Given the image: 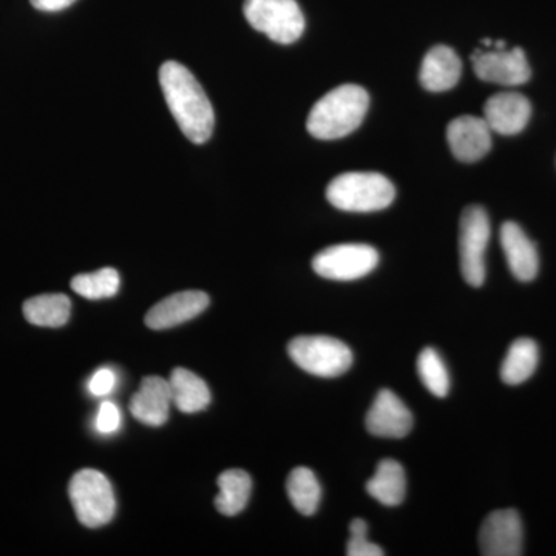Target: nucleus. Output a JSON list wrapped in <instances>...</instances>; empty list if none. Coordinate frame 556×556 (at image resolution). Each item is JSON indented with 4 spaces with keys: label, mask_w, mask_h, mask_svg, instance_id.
<instances>
[{
    "label": "nucleus",
    "mask_w": 556,
    "mask_h": 556,
    "mask_svg": "<svg viewBox=\"0 0 556 556\" xmlns=\"http://www.w3.org/2000/svg\"><path fill=\"white\" fill-rule=\"evenodd\" d=\"M379 265V252L369 244L346 243L324 249L313 258L317 276L351 281L368 276Z\"/></svg>",
    "instance_id": "6e6552de"
},
{
    "label": "nucleus",
    "mask_w": 556,
    "mask_h": 556,
    "mask_svg": "<svg viewBox=\"0 0 556 556\" xmlns=\"http://www.w3.org/2000/svg\"><path fill=\"white\" fill-rule=\"evenodd\" d=\"M30 2L36 10L54 13V11L68 9L76 0H30Z\"/></svg>",
    "instance_id": "c85d7f7f"
},
{
    "label": "nucleus",
    "mask_w": 556,
    "mask_h": 556,
    "mask_svg": "<svg viewBox=\"0 0 556 556\" xmlns=\"http://www.w3.org/2000/svg\"><path fill=\"white\" fill-rule=\"evenodd\" d=\"M396 188L386 175L375 172H348L329 182L327 199L339 211L378 212L390 206Z\"/></svg>",
    "instance_id": "7ed1b4c3"
},
{
    "label": "nucleus",
    "mask_w": 556,
    "mask_h": 556,
    "mask_svg": "<svg viewBox=\"0 0 556 556\" xmlns=\"http://www.w3.org/2000/svg\"><path fill=\"white\" fill-rule=\"evenodd\" d=\"M365 424L372 437L401 439L412 431L413 415L393 391L380 390Z\"/></svg>",
    "instance_id": "f8f14e48"
},
{
    "label": "nucleus",
    "mask_w": 556,
    "mask_h": 556,
    "mask_svg": "<svg viewBox=\"0 0 556 556\" xmlns=\"http://www.w3.org/2000/svg\"><path fill=\"white\" fill-rule=\"evenodd\" d=\"M463 62L455 50L447 46L433 47L422 61L419 79L428 91H447L459 83Z\"/></svg>",
    "instance_id": "f3484780"
},
{
    "label": "nucleus",
    "mask_w": 556,
    "mask_h": 556,
    "mask_svg": "<svg viewBox=\"0 0 556 556\" xmlns=\"http://www.w3.org/2000/svg\"><path fill=\"white\" fill-rule=\"evenodd\" d=\"M417 372L424 386L433 396L447 397L450 390L448 369L433 348L420 351L417 357Z\"/></svg>",
    "instance_id": "393cba45"
},
{
    "label": "nucleus",
    "mask_w": 556,
    "mask_h": 556,
    "mask_svg": "<svg viewBox=\"0 0 556 556\" xmlns=\"http://www.w3.org/2000/svg\"><path fill=\"white\" fill-rule=\"evenodd\" d=\"M208 295L203 291H181L161 300L146 314L149 328L169 329L200 316L208 306Z\"/></svg>",
    "instance_id": "4468645a"
},
{
    "label": "nucleus",
    "mask_w": 556,
    "mask_h": 556,
    "mask_svg": "<svg viewBox=\"0 0 556 556\" xmlns=\"http://www.w3.org/2000/svg\"><path fill=\"white\" fill-rule=\"evenodd\" d=\"M72 289L80 298L89 300L110 299L118 294L121 278L118 270L102 268L97 273L79 274L73 277Z\"/></svg>",
    "instance_id": "b1692460"
},
{
    "label": "nucleus",
    "mask_w": 556,
    "mask_h": 556,
    "mask_svg": "<svg viewBox=\"0 0 556 556\" xmlns=\"http://www.w3.org/2000/svg\"><path fill=\"white\" fill-rule=\"evenodd\" d=\"M369 108L364 87L345 84L332 89L311 109L308 131L317 139H339L353 134L361 126Z\"/></svg>",
    "instance_id": "f03ea898"
},
{
    "label": "nucleus",
    "mask_w": 556,
    "mask_h": 556,
    "mask_svg": "<svg viewBox=\"0 0 556 556\" xmlns=\"http://www.w3.org/2000/svg\"><path fill=\"white\" fill-rule=\"evenodd\" d=\"M348 556H382L386 551L368 541V525L364 519H354L350 525V541L346 544Z\"/></svg>",
    "instance_id": "a878e982"
},
{
    "label": "nucleus",
    "mask_w": 556,
    "mask_h": 556,
    "mask_svg": "<svg viewBox=\"0 0 556 556\" xmlns=\"http://www.w3.org/2000/svg\"><path fill=\"white\" fill-rule=\"evenodd\" d=\"M115 386V371H113L112 368L104 367L98 369V371L91 376L89 391L93 396H108V394L112 393Z\"/></svg>",
    "instance_id": "cd10ccee"
},
{
    "label": "nucleus",
    "mask_w": 556,
    "mask_h": 556,
    "mask_svg": "<svg viewBox=\"0 0 556 556\" xmlns=\"http://www.w3.org/2000/svg\"><path fill=\"white\" fill-rule=\"evenodd\" d=\"M24 316L36 327L61 328L67 324L72 302L64 294H43L24 303Z\"/></svg>",
    "instance_id": "4be33fe9"
},
{
    "label": "nucleus",
    "mask_w": 556,
    "mask_h": 556,
    "mask_svg": "<svg viewBox=\"0 0 556 556\" xmlns=\"http://www.w3.org/2000/svg\"><path fill=\"white\" fill-rule=\"evenodd\" d=\"M473 70L477 76L485 83L500 84V86L518 87L526 84L532 76L529 61L525 50L515 49H486L475 50L471 54Z\"/></svg>",
    "instance_id": "1a4fd4ad"
},
{
    "label": "nucleus",
    "mask_w": 556,
    "mask_h": 556,
    "mask_svg": "<svg viewBox=\"0 0 556 556\" xmlns=\"http://www.w3.org/2000/svg\"><path fill=\"white\" fill-rule=\"evenodd\" d=\"M490 240V219L485 208L468 206L459 225L460 273L470 287L485 281V251Z\"/></svg>",
    "instance_id": "0eeeda50"
},
{
    "label": "nucleus",
    "mask_w": 556,
    "mask_h": 556,
    "mask_svg": "<svg viewBox=\"0 0 556 556\" xmlns=\"http://www.w3.org/2000/svg\"><path fill=\"white\" fill-rule=\"evenodd\" d=\"M218 496L215 507L226 517H236L248 506L252 492V479L247 471L228 470L218 477Z\"/></svg>",
    "instance_id": "412c9836"
},
{
    "label": "nucleus",
    "mask_w": 556,
    "mask_h": 556,
    "mask_svg": "<svg viewBox=\"0 0 556 556\" xmlns=\"http://www.w3.org/2000/svg\"><path fill=\"white\" fill-rule=\"evenodd\" d=\"M70 501L80 525L98 529L115 517L116 500L112 484L101 471L80 470L68 484Z\"/></svg>",
    "instance_id": "39448f33"
},
{
    "label": "nucleus",
    "mask_w": 556,
    "mask_h": 556,
    "mask_svg": "<svg viewBox=\"0 0 556 556\" xmlns=\"http://www.w3.org/2000/svg\"><path fill=\"white\" fill-rule=\"evenodd\" d=\"M94 427L101 434H113L121 427V412L118 405L113 402L104 401L98 409L97 422Z\"/></svg>",
    "instance_id": "bb28decb"
},
{
    "label": "nucleus",
    "mask_w": 556,
    "mask_h": 556,
    "mask_svg": "<svg viewBox=\"0 0 556 556\" xmlns=\"http://www.w3.org/2000/svg\"><path fill=\"white\" fill-rule=\"evenodd\" d=\"M522 521L514 508L489 515L479 530V548L485 556L522 555Z\"/></svg>",
    "instance_id": "9d476101"
},
{
    "label": "nucleus",
    "mask_w": 556,
    "mask_h": 556,
    "mask_svg": "<svg viewBox=\"0 0 556 556\" xmlns=\"http://www.w3.org/2000/svg\"><path fill=\"white\" fill-rule=\"evenodd\" d=\"M501 247L506 254L508 268L519 281H532L540 270V257L535 244L526 236L521 226L514 222L501 228Z\"/></svg>",
    "instance_id": "dca6fc26"
},
{
    "label": "nucleus",
    "mask_w": 556,
    "mask_h": 556,
    "mask_svg": "<svg viewBox=\"0 0 556 556\" xmlns=\"http://www.w3.org/2000/svg\"><path fill=\"white\" fill-rule=\"evenodd\" d=\"M369 496L387 507L404 503L407 495V477L404 467L393 459L380 460L375 477L367 482Z\"/></svg>",
    "instance_id": "a211bd4d"
},
{
    "label": "nucleus",
    "mask_w": 556,
    "mask_h": 556,
    "mask_svg": "<svg viewBox=\"0 0 556 556\" xmlns=\"http://www.w3.org/2000/svg\"><path fill=\"white\" fill-rule=\"evenodd\" d=\"M450 149L456 160L477 163L492 149V130L484 118L463 115L453 119L447 127Z\"/></svg>",
    "instance_id": "9b49d317"
},
{
    "label": "nucleus",
    "mask_w": 556,
    "mask_h": 556,
    "mask_svg": "<svg viewBox=\"0 0 556 556\" xmlns=\"http://www.w3.org/2000/svg\"><path fill=\"white\" fill-rule=\"evenodd\" d=\"M287 492L292 506L305 517L316 514L320 506V482L309 468L298 467L291 471L287 481Z\"/></svg>",
    "instance_id": "5701e85b"
},
{
    "label": "nucleus",
    "mask_w": 556,
    "mask_h": 556,
    "mask_svg": "<svg viewBox=\"0 0 556 556\" xmlns=\"http://www.w3.org/2000/svg\"><path fill=\"white\" fill-rule=\"evenodd\" d=\"M244 17L252 28L277 43H294L305 31L298 0H244Z\"/></svg>",
    "instance_id": "423d86ee"
},
{
    "label": "nucleus",
    "mask_w": 556,
    "mask_h": 556,
    "mask_svg": "<svg viewBox=\"0 0 556 556\" xmlns=\"http://www.w3.org/2000/svg\"><path fill=\"white\" fill-rule=\"evenodd\" d=\"M540 362V350L535 340L517 339L508 348L507 356L501 365V379L507 386H521L532 378Z\"/></svg>",
    "instance_id": "aec40b11"
},
{
    "label": "nucleus",
    "mask_w": 556,
    "mask_h": 556,
    "mask_svg": "<svg viewBox=\"0 0 556 556\" xmlns=\"http://www.w3.org/2000/svg\"><path fill=\"white\" fill-rule=\"evenodd\" d=\"M289 357L299 368L317 378H339L353 365V351L342 340L327 336H302L288 345Z\"/></svg>",
    "instance_id": "20e7f679"
},
{
    "label": "nucleus",
    "mask_w": 556,
    "mask_h": 556,
    "mask_svg": "<svg viewBox=\"0 0 556 556\" xmlns=\"http://www.w3.org/2000/svg\"><path fill=\"white\" fill-rule=\"evenodd\" d=\"M172 404L169 380L149 376L131 397L130 413L144 426L161 427L169 419Z\"/></svg>",
    "instance_id": "2eb2a0df"
},
{
    "label": "nucleus",
    "mask_w": 556,
    "mask_h": 556,
    "mask_svg": "<svg viewBox=\"0 0 556 556\" xmlns=\"http://www.w3.org/2000/svg\"><path fill=\"white\" fill-rule=\"evenodd\" d=\"M160 84L182 134L195 144L208 141L215 126L214 109L195 76L179 62L167 61L160 68Z\"/></svg>",
    "instance_id": "f257e3e1"
},
{
    "label": "nucleus",
    "mask_w": 556,
    "mask_h": 556,
    "mask_svg": "<svg viewBox=\"0 0 556 556\" xmlns=\"http://www.w3.org/2000/svg\"><path fill=\"white\" fill-rule=\"evenodd\" d=\"M167 380L172 390V402L179 412L193 415L203 412L211 404V390L207 383L189 369L175 368Z\"/></svg>",
    "instance_id": "6ab92c4d"
},
{
    "label": "nucleus",
    "mask_w": 556,
    "mask_h": 556,
    "mask_svg": "<svg viewBox=\"0 0 556 556\" xmlns=\"http://www.w3.org/2000/svg\"><path fill=\"white\" fill-rule=\"evenodd\" d=\"M530 116L532 105L525 94L503 91L486 100L482 118L489 124L490 130L510 137L526 129Z\"/></svg>",
    "instance_id": "ddd939ff"
}]
</instances>
